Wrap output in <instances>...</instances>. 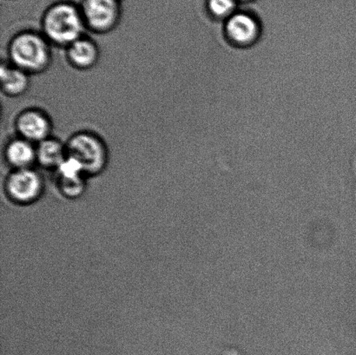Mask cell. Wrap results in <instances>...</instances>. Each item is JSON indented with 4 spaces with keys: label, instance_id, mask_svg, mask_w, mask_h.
Listing matches in <instances>:
<instances>
[{
    "label": "cell",
    "instance_id": "6da1fadb",
    "mask_svg": "<svg viewBox=\"0 0 356 355\" xmlns=\"http://www.w3.org/2000/svg\"><path fill=\"white\" fill-rule=\"evenodd\" d=\"M85 24L83 16L74 6L58 3L45 13L43 29L49 40L69 47L82 38Z\"/></svg>",
    "mask_w": 356,
    "mask_h": 355
},
{
    "label": "cell",
    "instance_id": "7a4b0ae2",
    "mask_svg": "<svg viewBox=\"0 0 356 355\" xmlns=\"http://www.w3.org/2000/svg\"><path fill=\"white\" fill-rule=\"evenodd\" d=\"M10 60L26 72H40L47 69L51 60L48 42L41 35L23 33L13 38L9 45Z\"/></svg>",
    "mask_w": 356,
    "mask_h": 355
},
{
    "label": "cell",
    "instance_id": "3957f363",
    "mask_svg": "<svg viewBox=\"0 0 356 355\" xmlns=\"http://www.w3.org/2000/svg\"><path fill=\"white\" fill-rule=\"evenodd\" d=\"M65 146L67 156L76 160L85 173H99L106 165V146L95 135L87 132L75 134Z\"/></svg>",
    "mask_w": 356,
    "mask_h": 355
},
{
    "label": "cell",
    "instance_id": "277c9868",
    "mask_svg": "<svg viewBox=\"0 0 356 355\" xmlns=\"http://www.w3.org/2000/svg\"><path fill=\"white\" fill-rule=\"evenodd\" d=\"M223 28L230 43L237 47L247 48L260 40L264 24L256 13L238 10L223 22Z\"/></svg>",
    "mask_w": 356,
    "mask_h": 355
},
{
    "label": "cell",
    "instance_id": "5b68a950",
    "mask_svg": "<svg viewBox=\"0 0 356 355\" xmlns=\"http://www.w3.org/2000/svg\"><path fill=\"white\" fill-rule=\"evenodd\" d=\"M117 0H85L82 16L85 23L97 33H106L118 20Z\"/></svg>",
    "mask_w": 356,
    "mask_h": 355
},
{
    "label": "cell",
    "instance_id": "8992f818",
    "mask_svg": "<svg viewBox=\"0 0 356 355\" xmlns=\"http://www.w3.org/2000/svg\"><path fill=\"white\" fill-rule=\"evenodd\" d=\"M16 127L21 138L31 142H38L50 138L51 124L49 117L40 110L23 111L17 118Z\"/></svg>",
    "mask_w": 356,
    "mask_h": 355
},
{
    "label": "cell",
    "instance_id": "52a82bcc",
    "mask_svg": "<svg viewBox=\"0 0 356 355\" xmlns=\"http://www.w3.org/2000/svg\"><path fill=\"white\" fill-rule=\"evenodd\" d=\"M10 196L20 201L33 200L41 190V180L36 172L29 169L17 170L7 181Z\"/></svg>",
    "mask_w": 356,
    "mask_h": 355
},
{
    "label": "cell",
    "instance_id": "ba28073f",
    "mask_svg": "<svg viewBox=\"0 0 356 355\" xmlns=\"http://www.w3.org/2000/svg\"><path fill=\"white\" fill-rule=\"evenodd\" d=\"M99 49L92 40L81 38L70 44L67 57L70 63L78 69H90L99 60Z\"/></svg>",
    "mask_w": 356,
    "mask_h": 355
},
{
    "label": "cell",
    "instance_id": "9c48e42d",
    "mask_svg": "<svg viewBox=\"0 0 356 355\" xmlns=\"http://www.w3.org/2000/svg\"><path fill=\"white\" fill-rule=\"evenodd\" d=\"M6 158L17 170L28 169L37 160L36 147L22 138L14 139L6 146Z\"/></svg>",
    "mask_w": 356,
    "mask_h": 355
},
{
    "label": "cell",
    "instance_id": "30bf717a",
    "mask_svg": "<svg viewBox=\"0 0 356 355\" xmlns=\"http://www.w3.org/2000/svg\"><path fill=\"white\" fill-rule=\"evenodd\" d=\"M37 161L47 168H58L67 156L66 146L57 139L49 138L36 147Z\"/></svg>",
    "mask_w": 356,
    "mask_h": 355
},
{
    "label": "cell",
    "instance_id": "8fae6325",
    "mask_svg": "<svg viewBox=\"0 0 356 355\" xmlns=\"http://www.w3.org/2000/svg\"><path fill=\"white\" fill-rule=\"evenodd\" d=\"M1 85L3 92L9 96H19L28 89L29 78L27 72L16 66L2 65Z\"/></svg>",
    "mask_w": 356,
    "mask_h": 355
},
{
    "label": "cell",
    "instance_id": "7c38bea8",
    "mask_svg": "<svg viewBox=\"0 0 356 355\" xmlns=\"http://www.w3.org/2000/svg\"><path fill=\"white\" fill-rule=\"evenodd\" d=\"M237 0H206V10L209 16L216 22H225L238 10Z\"/></svg>",
    "mask_w": 356,
    "mask_h": 355
},
{
    "label": "cell",
    "instance_id": "4fadbf2b",
    "mask_svg": "<svg viewBox=\"0 0 356 355\" xmlns=\"http://www.w3.org/2000/svg\"><path fill=\"white\" fill-rule=\"evenodd\" d=\"M237 1H238L239 3H250L256 2L257 0H237Z\"/></svg>",
    "mask_w": 356,
    "mask_h": 355
}]
</instances>
